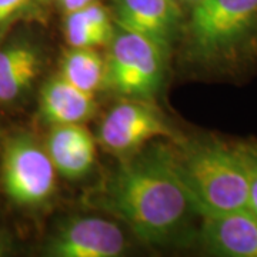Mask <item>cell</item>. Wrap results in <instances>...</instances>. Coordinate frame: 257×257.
Masks as SVG:
<instances>
[{
	"label": "cell",
	"mask_w": 257,
	"mask_h": 257,
	"mask_svg": "<svg viewBox=\"0 0 257 257\" xmlns=\"http://www.w3.org/2000/svg\"><path fill=\"white\" fill-rule=\"evenodd\" d=\"M42 53L35 45L19 40L0 47V104L25 96L42 70Z\"/></svg>",
	"instance_id": "obj_12"
},
{
	"label": "cell",
	"mask_w": 257,
	"mask_h": 257,
	"mask_svg": "<svg viewBox=\"0 0 257 257\" xmlns=\"http://www.w3.org/2000/svg\"><path fill=\"white\" fill-rule=\"evenodd\" d=\"M46 150L57 175L69 180H79L92 172L96 163V139L84 124L52 126Z\"/></svg>",
	"instance_id": "obj_10"
},
{
	"label": "cell",
	"mask_w": 257,
	"mask_h": 257,
	"mask_svg": "<svg viewBox=\"0 0 257 257\" xmlns=\"http://www.w3.org/2000/svg\"><path fill=\"white\" fill-rule=\"evenodd\" d=\"M59 74L76 87L94 94L106 83V62L93 47H70L64 52Z\"/></svg>",
	"instance_id": "obj_14"
},
{
	"label": "cell",
	"mask_w": 257,
	"mask_h": 257,
	"mask_svg": "<svg viewBox=\"0 0 257 257\" xmlns=\"http://www.w3.org/2000/svg\"><path fill=\"white\" fill-rule=\"evenodd\" d=\"M36 0H0V37L33 9Z\"/></svg>",
	"instance_id": "obj_15"
},
{
	"label": "cell",
	"mask_w": 257,
	"mask_h": 257,
	"mask_svg": "<svg viewBox=\"0 0 257 257\" xmlns=\"http://www.w3.org/2000/svg\"><path fill=\"white\" fill-rule=\"evenodd\" d=\"M100 197L101 207L147 244L170 241L189 214H197L166 150L123 162L106 180Z\"/></svg>",
	"instance_id": "obj_1"
},
{
	"label": "cell",
	"mask_w": 257,
	"mask_h": 257,
	"mask_svg": "<svg viewBox=\"0 0 257 257\" xmlns=\"http://www.w3.org/2000/svg\"><path fill=\"white\" fill-rule=\"evenodd\" d=\"M200 2H203V0H182V3H184V5H187V6H190V9H192L193 6L199 5Z\"/></svg>",
	"instance_id": "obj_19"
},
{
	"label": "cell",
	"mask_w": 257,
	"mask_h": 257,
	"mask_svg": "<svg viewBox=\"0 0 257 257\" xmlns=\"http://www.w3.org/2000/svg\"><path fill=\"white\" fill-rule=\"evenodd\" d=\"M57 3L60 5V8L63 9L64 13H70V12L82 9L84 6L90 5L86 0H57Z\"/></svg>",
	"instance_id": "obj_17"
},
{
	"label": "cell",
	"mask_w": 257,
	"mask_h": 257,
	"mask_svg": "<svg viewBox=\"0 0 257 257\" xmlns=\"http://www.w3.org/2000/svg\"><path fill=\"white\" fill-rule=\"evenodd\" d=\"M250 183V210L257 216V145H240Z\"/></svg>",
	"instance_id": "obj_16"
},
{
	"label": "cell",
	"mask_w": 257,
	"mask_h": 257,
	"mask_svg": "<svg viewBox=\"0 0 257 257\" xmlns=\"http://www.w3.org/2000/svg\"><path fill=\"white\" fill-rule=\"evenodd\" d=\"M157 138H173V130L147 99H128L114 106L101 121L97 136L101 146L117 156L132 155Z\"/></svg>",
	"instance_id": "obj_6"
},
{
	"label": "cell",
	"mask_w": 257,
	"mask_h": 257,
	"mask_svg": "<svg viewBox=\"0 0 257 257\" xmlns=\"http://www.w3.org/2000/svg\"><path fill=\"white\" fill-rule=\"evenodd\" d=\"M106 62V82L127 99H150L165 79L169 52L152 39L116 25Z\"/></svg>",
	"instance_id": "obj_4"
},
{
	"label": "cell",
	"mask_w": 257,
	"mask_h": 257,
	"mask_svg": "<svg viewBox=\"0 0 257 257\" xmlns=\"http://www.w3.org/2000/svg\"><path fill=\"white\" fill-rule=\"evenodd\" d=\"M56 167L30 135L19 133L6 140L2 152V184L19 207L35 209L47 203L56 189Z\"/></svg>",
	"instance_id": "obj_5"
},
{
	"label": "cell",
	"mask_w": 257,
	"mask_h": 257,
	"mask_svg": "<svg viewBox=\"0 0 257 257\" xmlns=\"http://www.w3.org/2000/svg\"><path fill=\"white\" fill-rule=\"evenodd\" d=\"M257 39V0H203L187 23V50L202 63H227Z\"/></svg>",
	"instance_id": "obj_3"
},
{
	"label": "cell",
	"mask_w": 257,
	"mask_h": 257,
	"mask_svg": "<svg viewBox=\"0 0 257 257\" xmlns=\"http://www.w3.org/2000/svg\"><path fill=\"white\" fill-rule=\"evenodd\" d=\"M116 25L152 39L166 52L180 28V3L176 0H114Z\"/></svg>",
	"instance_id": "obj_8"
},
{
	"label": "cell",
	"mask_w": 257,
	"mask_h": 257,
	"mask_svg": "<svg viewBox=\"0 0 257 257\" xmlns=\"http://www.w3.org/2000/svg\"><path fill=\"white\" fill-rule=\"evenodd\" d=\"M116 26L109 12L93 2L82 9L66 13L63 23L64 39L70 47L107 46Z\"/></svg>",
	"instance_id": "obj_13"
},
{
	"label": "cell",
	"mask_w": 257,
	"mask_h": 257,
	"mask_svg": "<svg viewBox=\"0 0 257 257\" xmlns=\"http://www.w3.org/2000/svg\"><path fill=\"white\" fill-rule=\"evenodd\" d=\"M176 2H179V3H182V0H176Z\"/></svg>",
	"instance_id": "obj_20"
},
{
	"label": "cell",
	"mask_w": 257,
	"mask_h": 257,
	"mask_svg": "<svg viewBox=\"0 0 257 257\" xmlns=\"http://www.w3.org/2000/svg\"><path fill=\"white\" fill-rule=\"evenodd\" d=\"M203 247L216 256L257 257V216L237 210L200 216Z\"/></svg>",
	"instance_id": "obj_9"
},
{
	"label": "cell",
	"mask_w": 257,
	"mask_h": 257,
	"mask_svg": "<svg viewBox=\"0 0 257 257\" xmlns=\"http://www.w3.org/2000/svg\"><path fill=\"white\" fill-rule=\"evenodd\" d=\"M40 116L50 126L84 124L96 111L94 94L67 82L60 74L49 79L40 90Z\"/></svg>",
	"instance_id": "obj_11"
},
{
	"label": "cell",
	"mask_w": 257,
	"mask_h": 257,
	"mask_svg": "<svg viewBox=\"0 0 257 257\" xmlns=\"http://www.w3.org/2000/svg\"><path fill=\"white\" fill-rule=\"evenodd\" d=\"M10 250V240L6 236V233L3 230H0V256H5L6 253H9Z\"/></svg>",
	"instance_id": "obj_18"
},
{
	"label": "cell",
	"mask_w": 257,
	"mask_h": 257,
	"mask_svg": "<svg viewBox=\"0 0 257 257\" xmlns=\"http://www.w3.org/2000/svg\"><path fill=\"white\" fill-rule=\"evenodd\" d=\"M126 250V237L114 221L101 217H74L49 239L46 254L53 257H117Z\"/></svg>",
	"instance_id": "obj_7"
},
{
	"label": "cell",
	"mask_w": 257,
	"mask_h": 257,
	"mask_svg": "<svg viewBox=\"0 0 257 257\" xmlns=\"http://www.w3.org/2000/svg\"><path fill=\"white\" fill-rule=\"evenodd\" d=\"M169 157L197 216L250 210V183L240 146L203 139Z\"/></svg>",
	"instance_id": "obj_2"
}]
</instances>
